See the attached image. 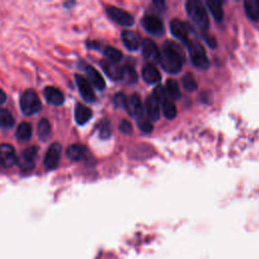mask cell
I'll return each mask as SVG.
<instances>
[{
    "mask_svg": "<svg viewBox=\"0 0 259 259\" xmlns=\"http://www.w3.org/2000/svg\"><path fill=\"white\" fill-rule=\"evenodd\" d=\"M206 6H207L208 10L210 11V13L212 14L213 18L217 21H222L223 20V18H224V10H223L222 3L220 1L208 0V1H206Z\"/></svg>",
    "mask_w": 259,
    "mask_h": 259,
    "instance_id": "cell-24",
    "label": "cell"
},
{
    "mask_svg": "<svg viewBox=\"0 0 259 259\" xmlns=\"http://www.w3.org/2000/svg\"><path fill=\"white\" fill-rule=\"evenodd\" d=\"M138 125H139L140 130H141L143 133L149 134V133H151V132L153 131L152 121H150V120H148V119H139Z\"/></svg>",
    "mask_w": 259,
    "mask_h": 259,
    "instance_id": "cell-34",
    "label": "cell"
},
{
    "mask_svg": "<svg viewBox=\"0 0 259 259\" xmlns=\"http://www.w3.org/2000/svg\"><path fill=\"white\" fill-rule=\"evenodd\" d=\"M145 109L150 121H157L160 117V103L151 95L146 99Z\"/></svg>",
    "mask_w": 259,
    "mask_h": 259,
    "instance_id": "cell-16",
    "label": "cell"
},
{
    "mask_svg": "<svg viewBox=\"0 0 259 259\" xmlns=\"http://www.w3.org/2000/svg\"><path fill=\"white\" fill-rule=\"evenodd\" d=\"M14 124L13 115L4 108H0V127H11Z\"/></svg>",
    "mask_w": 259,
    "mask_h": 259,
    "instance_id": "cell-30",
    "label": "cell"
},
{
    "mask_svg": "<svg viewBox=\"0 0 259 259\" xmlns=\"http://www.w3.org/2000/svg\"><path fill=\"white\" fill-rule=\"evenodd\" d=\"M37 151H38L37 147L31 146V147L26 148L22 152L21 156L17 159L18 166L22 171L28 172V171H31L34 168V166H35L34 160L37 156Z\"/></svg>",
    "mask_w": 259,
    "mask_h": 259,
    "instance_id": "cell-5",
    "label": "cell"
},
{
    "mask_svg": "<svg viewBox=\"0 0 259 259\" xmlns=\"http://www.w3.org/2000/svg\"><path fill=\"white\" fill-rule=\"evenodd\" d=\"M245 12L253 21H259V0H247L244 2Z\"/></svg>",
    "mask_w": 259,
    "mask_h": 259,
    "instance_id": "cell-22",
    "label": "cell"
},
{
    "mask_svg": "<svg viewBox=\"0 0 259 259\" xmlns=\"http://www.w3.org/2000/svg\"><path fill=\"white\" fill-rule=\"evenodd\" d=\"M182 85L186 91H195L197 89L196 80L190 73H186L182 77Z\"/></svg>",
    "mask_w": 259,
    "mask_h": 259,
    "instance_id": "cell-31",
    "label": "cell"
},
{
    "mask_svg": "<svg viewBox=\"0 0 259 259\" xmlns=\"http://www.w3.org/2000/svg\"><path fill=\"white\" fill-rule=\"evenodd\" d=\"M101 67L105 74L111 78L112 80H120L121 79V68L115 65V63H112L108 60L101 61Z\"/></svg>",
    "mask_w": 259,
    "mask_h": 259,
    "instance_id": "cell-20",
    "label": "cell"
},
{
    "mask_svg": "<svg viewBox=\"0 0 259 259\" xmlns=\"http://www.w3.org/2000/svg\"><path fill=\"white\" fill-rule=\"evenodd\" d=\"M32 134V127L28 122H21L16 130L15 137L19 141H27L30 139Z\"/></svg>",
    "mask_w": 259,
    "mask_h": 259,
    "instance_id": "cell-25",
    "label": "cell"
},
{
    "mask_svg": "<svg viewBox=\"0 0 259 259\" xmlns=\"http://www.w3.org/2000/svg\"><path fill=\"white\" fill-rule=\"evenodd\" d=\"M66 155L71 161H79V160H81L85 157L86 148L83 145H80V144L70 145L67 148Z\"/></svg>",
    "mask_w": 259,
    "mask_h": 259,
    "instance_id": "cell-21",
    "label": "cell"
},
{
    "mask_svg": "<svg viewBox=\"0 0 259 259\" xmlns=\"http://www.w3.org/2000/svg\"><path fill=\"white\" fill-rule=\"evenodd\" d=\"M84 72L86 73L87 80L98 90H103L105 87V81L101 74L92 66L85 64L83 67Z\"/></svg>",
    "mask_w": 259,
    "mask_h": 259,
    "instance_id": "cell-12",
    "label": "cell"
},
{
    "mask_svg": "<svg viewBox=\"0 0 259 259\" xmlns=\"http://www.w3.org/2000/svg\"><path fill=\"white\" fill-rule=\"evenodd\" d=\"M110 126H109V123L107 121L103 122L100 130H99V136L101 139H107L109 136H110Z\"/></svg>",
    "mask_w": 259,
    "mask_h": 259,
    "instance_id": "cell-36",
    "label": "cell"
},
{
    "mask_svg": "<svg viewBox=\"0 0 259 259\" xmlns=\"http://www.w3.org/2000/svg\"><path fill=\"white\" fill-rule=\"evenodd\" d=\"M141 22L144 28L153 34H158L163 31V22L158 16L146 15L143 17Z\"/></svg>",
    "mask_w": 259,
    "mask_h": 259,
    "instance_id": "cell-13",
    "label": "cell"
},
{
    "mask_svg": "<svg viewBox=\"0 0 259 259\" xmlns=\"http://www.w3.org/2000/svg\"><path fill=\"white\" fill-rule=\"evenodd\" d=\"M142 53L146 59H149L154 62H159L160 60V51L156 44L149 38H145L142 42Z\"/></svg>",
    "mask_w": 259,
    "mask_h": 259,
    "instance_id": "cell-14",
    "label": "cell"
},
{
    "mask_svg": "<svg viewBox=\"0 0 259 259\" xmlns=\"http://www.w3.org/2000/svg\"><path fill=\"white\" fill-rule=\"evenodd\" d=\"M0 163L5 168H10L17 163L16 153L11 145L0 144Z\"/></svg>",
    "mask_w": 259,
    "mask_h": 259,
    "instance_id": "cell-10",
    "label": "cell"
},
{
    "mask_svg": "<svg viewBox=\"0 0 259 259\" xmlns=\"http://www.w3.org/2000/svg\"><path fill=\"white\" fill-rule=\"evenodd\" d=\"M5 100H6V94L2 89H0V104L4 103Z\"/></svg>",
    "mask_w": 259,
    "mask_h": 259,
    "instance_id": "cell-39",
    "label": "cell"
},
{
    "mask_svg": "<svg viewBox=\"0 0 259 259\" xmlns=\"http://www.w3.org/2000/svg\"><path fill=\"white\" fill-rule=\"evenodd\" d=\"M186 12L190 19L201 29H206L209 25L207 12L201 2L196 0H189L185 4Z\"/></svg>",
    "mask_w": 259,
    "mask_h": 259,
    "instance_id": "cell-2",
    "label": "cell"
},
{
    "mask_svg": "<svg viewBox=\"0 0 259 259\" xmlns=\"http://www.w3.org/2000/svg\"><path fill=\"white\" fill-rule=\"evenodd\" d=\"M119 130L122 134H125V135H131L133 133V126H132V123L128 121V120H125L123 119L120 124H119Z\"/></svg>",
    "mask_w": 259,
    "mask_h": 259,
    "instance_id": "cell-35",
    "label": "cell"
},
{
    "mask_svg": "<svg viewBox=\"0 0 259 259\" xmlns=\"http://www.w3.org/2000/svg\"><path fill=\"white\" fill-rule=\"evenodd\" d=\"M61 153H62V147L59 143H53L49 147L44 159V164L47 169L52 170L58 166V163L61 158Z\"/></svg>",
    "mask_w": 259,
    "mask_h": 259,
    "instance_id": "cell-8",
    "label": "cell"
},
{
    "mask_svg": "<svg viewBox=\"0 0 259 259\" xmlns=\"http://www.w3.org/2000/svg\"><path fill=\"white\" fill-rule=\"evenodd\" d=\"M153 4L156 6V8L159 10V11H164L166 9V4L165 2L163 1H154Z\"/></svg>",
    "mask_w": 259,
    "mask_h": 259,
    "instance_id": "cell-38",
    "label": "cell"
},
{
    "mask_svg": "<svg viewBox=\"0 0 259 259\" xmlns=\"http://www.w3.org/2000/svg\"><path fill=\"white\" fill-rule=\"evenodd\" d=\"M166 92L167 95L170 96V98L172 99H179L181 96V92H180V88L179 85L177 83L176 80L173 79H168L166 82Z\"/></svg>",
    "mask_w": 259,
    "mask_h": 259,
    "instance_id": "cell-26",
    "label": "cell"
},
{
    "mask_svg": "<svg viewBox=\"0 0 259 259\" xmlns=\"http://www.w3.org/2000/svg\"><path fill=\"white\" fill-rule=\"evenodd\" d=\"M170 30L171 33L185 44V46L189 42V27L186 25L185 22L181 21L180 19L174 18L170 21Z\"/></svg>",
    "mask_w": 259,
    "mask_h": 259,
    "instance_id": "cell-7",
    "label": "cell"
},
{
    "mask_svg": "<svg viewBox=\"0 0 259 259\" xmlns=\"http://www.w3.org/2000/svg\"><path fill=\"white\" fill-rule=\"evenodd\" d=\"M41 107L36 92L32 89L25 90L20 97V108L25 115L35 114Z\"/></svg>",
    "mask_w": 259,
    "mask_h": 259,
    "instance_id": "cell-3",
    "label": "cell"
},
{
    "mask_svg": "<svg viewBox=\"0 0 259 259\" xmlns=\"http://www.w3.org/2000/svg\"><path fill=\"white\" fill-rule=\"evenodd\" d=\"M125 108L128 112V114L134 117L137 118L138 120L141 119V117L143 116V112H144V107L142 105V101L141 98L138 94H132L126 101L125 104Z\"/></svg>",
    "mask_w": 259,
    "mask_h": 259,
    "instance_id": "cell-11",
    "label": "cell"
},
{
    "mask_svg": "<svg viewBox=\"0 0 259 259\" xmlns=\"http://www.w3.org/2000/svg\"><path fill=\"white\" fill-rule=\"evenodd\" d=\"M188 48V52L190 55V59L194 66L200 68V69H206L209 65V61L207 59L206 53L198 41L195 40H189V42L186 45Z\"/></svg>",
    "mask_w": 259,
    "mask_h": 259,
    "instance_id": "cell-4",
    "label": "cell"
},
{
    "mask_svg": "<svg viewBox=\"0 0 259 259\" xmlns=\"http://www.w3.org/2000/svg\"><path fill=\"white\" fill-rule=\"evenodd\" d=\"M52 134L51 123L47 118H41L37 123V137L40 141L46 142Z\"/></svg>",
    "mask_w": 259,
    "mask_h": 259,
    "instance_id": "cell-23",
    "label": "cell"
},
{
    "mask_svg": "<svg viewBox=\"0 0 259 259\" xmlns=\"http://www.w3.org/2000/svg\"><path fill=\"white\" fill-rule=\"evenodd\" d=\"M74 116L78 124H84L92 117V110L82 103H77L74 110Z\"/></svg>",
    "mask_w": 259,
    "mask_h": 259,
    "instance_id": "cell-18",
    "label": "cell"
},
{
    "mask_svg": "<svg viewBox=\"0 0 259 259\" xmlns=\"http://www.w3.org/2000/svg\"><path fill=\"white\" fill-rule=\"evenodd\" d=\"M152 96H153L160 104L168 98L167 92H166V90L164 89V87H163L162 85H158V86L154 89V91H153V93H152Z\"/></svg>",
    "mask_w": 259,
    "mask_h": 259,
    "instance_id": "cell-32",
    "label": "cell"
},
{
    "mask_svg": "<svg viewBox=\"0 0 259 259\" xmlns=\"http://www.w3.org/2000/svg\"><path fill=\"white\" fill-rule=\"evenodd\" d=\"M184 62L182 50L178 45L170 40L164 42L162 51L160 52L159 63L161 67L168 73H178Z\"/></svg>",
    "mask_w": 259,
    "mask_h": 259,
    "instance_id": "cell-1",
    "label": "cell"
},
{
    "mask_svg": "<svg viewBox=\"0 0 259 259\" xmlns=\"http://www.w3.org/2000/svg\"><path fill=\"white\" fill-rule=\"evenodd\" d=\"M162 105V110L163 113L165 115L166 118L168 119H173L176 116L177 113V109H176V105L174 104V102H172L169 98H167L165 101H163L161 103Z\"/></svg>",
    "mask_w": 259,
    "mask_h": 259,
    "instance_id": "cell-29",
    "label": "cell"
},
{
    "mask_svg": "<svg viewBox=\"0 0 259 259\" xmlns=\"http://www.w3.org/2000/svg\"><path fill=\"white\" fill-rule=\"evenodd\" d=\"M126 101H127V97L122 92L116 93L114 95V97H113V103H114V105L116 107H124L125 108Z\"/></svg>",
    "mask_w": 259,
    "mask_h": 259,
    "instance_id": "cell-33",
    "label": "cell"
},
{
    "mask_svg": "<svg viewBox=\"0 0 259 259\" xmlns=\"http://www.w3.org/2000/svg\"><path fill=\"white\" fill-rule=\"evenodd\" d=\"M102 53L108 59V61H110L112 63H116V62L120 61L121 58H122L121 52L118 51L117 49L113 48V47H109V46L103 47Z\"/></svg>",
    "mask_w": 259,
    "mask_h": 259,
    "instance_id": "cell-27",
    "label": "cell"
},
{
    "mask_svg": "<svg viewBox=\"0 0 259 259\" xmlns=\"http://www.w3.org/2000/svg\"><path fill=\"white\" fill-rule=\"evenodd\" d=\"M121 39L125 48L130 51H137L140 48V38L134 32L130 30H124L121 33Z\"/></svg>",
    "mask_w": 259,
    "mask_h": 259,
    "instance_id": "cell-19",
    "label": "cell"
},
{
    "mask_svg": "<svg viewBox=\"0 0 259 259\" xmlns=\"http://www.w3.org/2000/svg\"><path fill=\"white\" fill-rule=\"evenodd\" d=\"M202 37H203V39L205 40V42L208 45V47H210V48H215V47H217V40H215V37H214V36H212V35H210V34L204 32V33L202 34Z\"/></svg>",
    "mask_w": 259,
    "mask_h": 259,
    "instance_id": "cell-37",
    "label": "cell"
},
{
    "mask_svg": "<svg viewBox=\"0 0 259 259\" xmlns=\"http://www.w3.org/2000/svg\"><path fill=\"white\" fill-rule=\"evenodd\" d=\"M142 76L149 84H155L161 80V74L153 64H147L143 67Z\"/></svg>",
    "mask_w": 259,
    "mask_h": 259,
    "instance_id": "cell-17",
    "label": "cell"
},
{
    "mask_svg": "<svg viewBox=\"0 0 259 259\" xmlns=\"http://www.w3.org/2000/svg\"><path fill=\"white\" fill-rule=\"evenodd\" d=\"M44 95L46 100L53 105H61L65 101L63 92L60 89L53 86L46 87L44 90Z\"/></svg>",
    "mask_w": 259,
    "mask_h": 259,
    "instance_id": "cell-15",
    "label": "cell"
},
{
    "mask_svg": "<svg viewBox=\"0 0 259 259\" xmlns=\"http://www.w3.org/2000/svg\"><path fill=\"white\" fill-rule=\"evenodd\" d=\"M75 79H76V83H77L79 92L82 95L83 99L87 102H94L96 97H95V93L92 89L90 82L84 76L79 75V74L75 75Z\"/></svg>",
    "mask_w": 259,
    "mask_h": 259,
    "instance_id": "cell-9",
    "label": "cell"
},
{
    "mask_svg": "<svg viewBox=\"0 0 259 259\" xmlns=\"http://www.w3.org/2000/svg\"><path fill=\"white\" fill-rule=\"evenodd\" d=\"M106 13L113 21L122 26H132L135 23L134 17L121 8L109 6L106 8Z\"/></svg>",
    "mask_w": 259,
    "mask_h": 259,
    "instance_id": "cell-6",
    "label": "cell"
},
{
    "mask_svg": "<svg viewBox=\"0 0 259 259\" xmlns=\"http://www.w3.org/2000/svg\"><path fill=\"white\" fill-rule=\"evenodd\" d=\"M128 84H134L138 80V75L135 69L131 66H124L121 68V79Z\"/></svg>",
    "mask_w": 259,
    "mask_h": 259,
    "instance_id": "cell-28",
    "label": "cell"
}]
</instances>
